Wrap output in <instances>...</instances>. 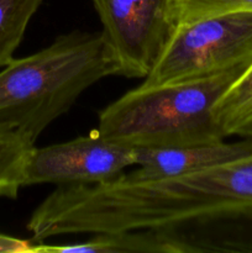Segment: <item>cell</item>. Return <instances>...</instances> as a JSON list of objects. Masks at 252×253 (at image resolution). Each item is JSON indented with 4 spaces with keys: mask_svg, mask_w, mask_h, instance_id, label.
<instances>
[{
    "mask_svg": "<svg viewBox=\"0 0 252 253\" xmlns=\"http://www.w3.org/2000/svg\"><path fill=\"white\" fill-rule=\"evenodd\" d=\"M110 76H119V68L101 31L61 35L0 72V130L35 142L83 91Z\"/></svg>",
    "mask_w": 252,
    "mask_h": 253,
    "instance_id": "1",
    "label": "cell"
},
{
    "mask_svg": "<svg viewBox=\"0 0 252 253\" xmlns=\"http://www.w3.org/2000/svg\"><path fill=\"white\" fill-rule=\"evenodd\" d=\"M251 63L209 78L169 85H141L103 109L98 132L135 148L178 147L225 140L214 116L222 94Z\"/></svg>",
    "mask_w": 252,
    "mask_h": 253,
    "instance_id": "2",
    "label": "cell"
},
{
    "mask_svg": "<svg viewBox=\"0 0 252 253\" xmlns=\"http://www.w3.org/2000/svg\"><path fill=\"white\" fill-rule=\"evenodd\" d=\"M252 62V11L229 12L177 24L141 85L199 81Z\"/></svg>",
    "mask_w": 252,
    "mask_h": 253,
    "instance_id": "3",
    "label": "cell"
},
{
    "mask_svg": "<svg viewBox=\"0 0 252 253\" xmlns=\"http://www.w3.org/2000/svg\"><path fill=\"white\" fill-rule=\"evenodd\" d=\"M119 76L146 78L165 49L175 21V0H91Z\"/></svg>",
    "mask_w": 252,
    "mask_h": 253,
    "instance_id": "4",
    "label": "cell"
},
{
    "mask_svg": "<svg viewBox=\"0 0 252 253\" xmlns=\"http://www.w3.org/2000/svg\"><path fill=\"white\" fill-rule=\"evenodd\" d=\"M136 166V148L108 140L91 131L71 141L32 148L25 168L24 187L100 184Z\"/></svg>",
    "mask_w": 252,
    "mask_h": 253,
    "instance_id": "5",
    "label": "cell"
},
{
    "mask_svg": "<svg viewBox=\"0 0 252 253\" xmlns=\"http://www.w3.org/2000/svg\"><path fill=\"white\" fill-rule=\"evenodd\" d=\"M252 156V136L237 142L193 143L178 147L136 148V168L119 175L127 182H150L219 167Z\"/></svg>",
    "mask_w": 252,
    "mask_h": 253,
    "instance_id": "6",
    "label": "cell"
},
{
    "mask_svg": "<svg viewBox=\"0 0 252 253\" xmlns=\"http://www.w3.org/2000/svg\"><path fill=\"white\" fill-rule=\"evenodd\" d=\"M127 253V252H197L194 245L177 234V230L148 229L96 234L90 240L71 245H35L32 253Z\"/></svg>",
    "mask_w": 252,
    "mask_h": 253,
    "instance_id": "7",
    "label": "cell"
},
{
    "mask_svg": "<svg viewBox=\"0 0 252 253\" xmlns=\"http://www.w3.org/2000/svg\"><path fill=\"white\" fill-rule=\"evenodd\" d=\"M214 116L225 137L252 136V62L222 94L214 108Z\"/></svg>",
    "mask_w": 252,
    "mask_h": 253,
    "instance_id": "8",
    "label": "cell"
},
{
    "mask_svg": "<svg viewBox=\"0 0 252 253\" xmlns=\"http://www.w3.org/2000/svg\"><path fill=\"white\" fill-rule=\"evenodd\" d=\"M34 141L17 131L0 130V199H16Z\"/></svg>",
    "mask_w": 252,
    "mask_h": 253,
    "instance_id": "9",
    "label": "cell"
},
{
    "mask_svg": "<svg viewBox=\"0 0 252 253\" xmlns=\"http://www.w3.org/2000/svg\"><path fill=\"white\" fill-rule=\"evenodd\" d=\"M42 0H0V67L14 59Z\"/></svg>",
    "mask_w": 252,
    "mask_h": 253,
    "instance_id": "10",
    "label": "cell"
},
{
    "mask_svg": "<svg viewBox=\"0 0 252 253\" xmlns=\"http://www.w3.org/2000/svg\"><path fill=\"white\" fill-rule=\"evenodd\" d=\"M239 11H252V0H175L177 24Z\"/></svg>",
    "mask_w": 252,
    "mask_h": 253,
    "instance_id": "11",
    "label": "cell"
},
{
    "mask_svg": "<svg viewBox=\"0 0 252 253\" xmlns=\"http://www.w3.org/2000/svg\"><path fill=\"white\" fill-rule=\"evenodd\" d=\"M217 251L229 252H252V235L240 239L225 240Z\"/></svg>",
    "mask_w": 252,
    "mask_h": 253,
    "instance_id": "12",
    "label": "cell"
},
{
    "mask_svg": "<svg viewBox=\"0 0 252 253\" xmlns=\"http://www.w3.org/2000/svg\"><path fill=\"white\" fill-rule=\"evenodd\" d=\"M21 247L20 239L0 234V252H17Z\"/></svg>",
    "mask_w": 252,
    "mask_h": 253,
    "instance_id": "13",
    "label": "cell"
}]
</instances>
